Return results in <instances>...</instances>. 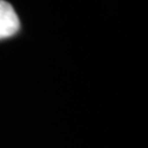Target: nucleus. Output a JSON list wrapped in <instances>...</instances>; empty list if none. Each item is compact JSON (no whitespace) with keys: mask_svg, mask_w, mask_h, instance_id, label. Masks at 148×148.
Wrapping results in <instances>:
<instances>
[{"mask_svg":"<svg viewBox=\"0 0 148 148\" xmlns=\"http://www.w3.org/2000/svg\"><path fill=\"white\" fill-rule=\"evenodd\" d=\"M20 29V20L9 3L0 0V40L15 35Z\"/></svg>","mask_w":148,"mask_h":148,"instance_id":"f257e3e1","label":"nucleus"}]
</instances>
